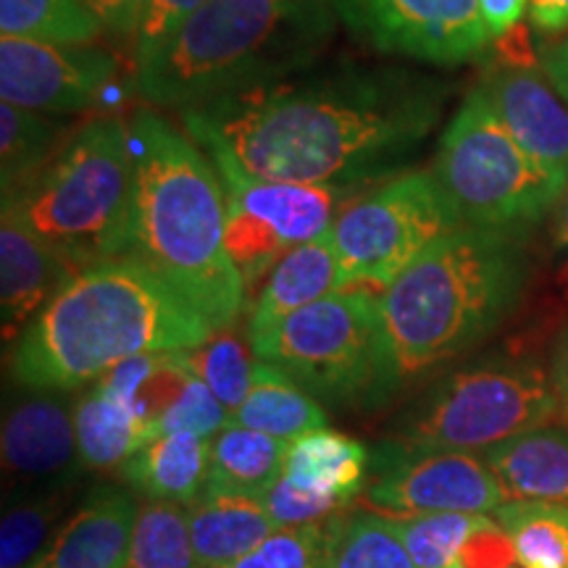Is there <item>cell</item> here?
Masks as SVG:
<instances>
[{
	"label": "cell",
	"instance_id": "6da1fadb",
	"mask_svg": "<svg viewBox=\"0 0 568 568\" xmlns=\"http://www.w3.org/2000/svg\"><path fill=\"white\" fill-rule=\"evenodd\" d=\"M437 82L400 67L297 71L182 111L213 163L253 176L358 187L400 166L443 113Z\"/></svg>",
	"mask_w": 568,
	"mask_h": 568
},
{
	"label": "cell",
	"instance_id": "7a4b0ae2",
	"mask_svg": "<svg viewBox=\"0 0 568 568\" xmlns=\"http://www.w3.org/2000/svg\"><path fill=\"white\" fill-rule=\"evenodd\" d=\"M213 324L132 255L95 261L61 284L11 353L21 387L74 389L145 353L195 351Z\"/></svg>",
	"mask_w": 568,
	"mask_h": 568
},
{
	"label": "cell",
	"instance_id": "3957f363",
	"mask_svg": "<svg viewBox=\"0 0 568 568\" xmlns=\"http://www.w3.org/2000/svg\"><path fill=\"white\" fill-rule=\"evenodd\" d=\"M134 193L126 255L153 268L184 301L226 329L245 305V282L226 253V195L197 142L153 111L134 113Z\"/></svg>",
	"mask_w": 568,
	"mask_h": 568
},
{
	"label": "cell",
	"instance_id": "277c9868",
	"mask_svg": "<svg viewBox=\"0 0 568 568\" xmlns=\"http://www.w3.org/2000/svg\"><path fill=\"white\" fill-rule=\"evenodd\" d=\"M335 0H205L138 67V90L163 109H195L308 69L335 34Z\"/></svg>",
	"mask_w": 568,
	"mask_h": 568
},
{
	"label": "cell",
	"instance_id": "5b68a950",
	"mask_svg": "<svg viewBox=\"0 0 568 568\" xmlns=\"http://www.w3.org/2000/svg\"><path fill=\"white\" fill-rule=\"evenodd\" d=\"M524 284L527 255L516 234L460 226L432 243L379 297L403 379L493 335Z\"/></svg>",
	"mask_w": 568,
	"mask_h": 568
},
{
	"label": "cell",
	"instance_id": "8992f818",
	"mask_svg": "<svg viewBox=\"0 0 568 568\" xmlns=\"http://www.w3.org/2000/svg\"><path fill=\"white\" fill-rule=\"evenodd\" d=\"M132 193L130 130L119 122H95L77 132L30 182L3 193V203L80 272L95 261L126 255Z\"/></svg>",
	"mask_w": 568,
	"mask_h": 568
},
{
	"label": "cell",
	"instance_id": "52a82bcc",
	"mask_svg": "<svg viewBox=\"0 0 568 568\" xmlns=\"http://www.w3.org/2000/svg\"><path fill=\"white\" fill-rule=\"evenodd\" d=\"M247 343L255 358L337 408L385 406L403 382L379 297L361 290L326 295Z\"/></svg>",
	"mask_w": 568,
	"mask_h": 568
},
{
	"label": "cell",
	"instance_id": "ba28073f",
	"mask_svg": "<svg viewBox=\"0 0 568 568\" xmlns=\"http://www.w3.org/2000/svg\"><path fill=\"white\" fill-rule=\"evenodd\" d=\"M432 172L466 226L516 237L568 187L531 161L479 88L460 103L439 138Z\"/></svg>",
	"mask_w": 568,
	"mask_h": 568
},
{
	"label": "cell",
	"instance_id": "9c48e42d",
	"mask_svg": "<svg viewBox=\"0 0 568 568\" xmlns=\"http://www.w3.org/2000/svg\"><path fill=\"white\" fill-rule=\"evenodd\" d=\"M560 410L545 368L497 358L456 368L397 418L393 439L426 450H489L550 422Z\"/></svg>",
	"mask_w": 568,
	"mask_h": 568
},
{
	"label": "cell",
	"instance_id": "30bf717a",
	"mask_svg": "<svg viewBox=\"0 0 568 568\" xmlns=\"http://www.w3.org/2000/svg\"><path fill=\"white\" fill-rule=\"evenodd\" d=\"M460 226H466L464 219L435 172L395 176L353 201L332 226L339 293H385L426 247Z\"/></svg>",
	"mask_w": 568,
	"mask_h": 568
},
{
	"label": "cell",
	"instance_id": "8fae6325",
	"mask_svg": "<svg viewBox=\"0 0 568 568\" xmlns=\"http://www.w3.org/2000/svg\"><path fill=\"white\" fill-rule=\"evenodd\" d=\"M213 166L226 195V253L247 293L284 253L329 232L358 195L355 187L264 180L224 161Z\"/></svg>",
	"mask_w": 568,
	"mask_h": 568
},
{
	"label": "cell",
	"instance_id": "7c38bea8",
	"mask_svg": "<svg viewBox=\"0 0 568 568\" xmlns=\"http://www.w3.org/2000/svg\"><path fill=\"white\" fill-rule=\"evenodd\" d=\"M368 500L397 514H489L508 500L485 458L385 439L372 450Z\"/></svg>",
	"mask_w": 568,
	"mask_h": 568
},
{
	"label": "cell",
	"instance_id": "4fadbf2b",
	"mask_svg": "<svg viewBox=\"0 0 568 568\" xmlns=\"http://www.w3.org/2000/svg\"><path fill=\"white\" fill-rule=\"evenodd\" d=\"M335 9L374 51L435 67L477 59L489 40L479 0H335Z\"/></svg>",
	"mask_w": 568,
	"mask_h": 568
},
{
	"label": "cell",
	"instance_id": "5bb4252c",
	"mask_svg": "<svg viewBox=\"0 0 568 568\" xmlns=\"http://www.w3.org/2000/svg\"><path fill=\"white\" fill-rule=\"evenodd\" d=\"M116 61L82 45L0 38V98L27 111L74 113L109 88Z\"/></svg>",
	"mask_w": 568,
	"mask_h": 568
},
{
	"label": "cell",
	"instance_id": "9a60e30c",
	"mask_svg": "<svg viewBox=\"0 0 568 568\" xmlns=\"http://www.w3.org/2000/svg\"><path fill=\"white\" fill-rule=\"evenodd\" d=\"M479 90L531 161L568 184V101L548 77L506 69L489 74Z\"/></svg>",
	"mask_w": 568,
	"mask_h": 568
},
{
	"label": "cell",
	"instance_id": "2e32d148",
	"mask_svg": "<svg viewBox=\"0 0 568 568\" xmlns=\"http://www.w3.org/2000/svg\"><path fill=\"white\" fill-rule=\"evenodd\" d=\"M74 274L45 240L30 230L11 205L0 216V311L3 343H17L42 305Z\"/></svg>",
	"mask_w": 568,
	"mask_h": 568
},
{
	"label": "cell",
	"instance_id": "e0dca14e",
	"mask_svg": "<svg viewBox=\"0 0 568 568\" xmlns=\"http://www.w3.org/2000/svg\"><path fill=\"white\" fill-rule=\"evenodd\" d=\"M138 506L122 487H95L30 568H126Z\"/></svg>",
	"mask_w": 568,
	"mask_h": 568
},
{
	"label": "cell",
	"instance_id": "ac0fdd59",
	"mask_svg": "<svg viewBox=\"0 0 568 568\" xmlns=\"http://www.w3.org/2000/svg\"><path fill=\"white\" fill-rule=\"evenodd\" d=\"M3 468L17 479H53L55 485L74 477L77 450L74 410L55 397H24L3 418Z\"/></svg>",
	"mask_w": 568,
	"mask_h": 568
},
{
	"label": "cell",
	"instance_id": "d6986e66",
	"mask_svg": "<svg viewBox=\"0 0 568 568\" xmlns=\"http://www.w3.org/2000/svg\"><path fill=\"white\" fill-rule=\"evenodd\" d=\"M332 293H339V261L329 230L311 243L295 245L276 261L255 297L251 322H247V339L264 335L282 318Z\"/></svg>",
	"mask_w": 568,
	"mask_h": 568
},
{
	"label": "cell",
	"instance_id": "ffe728a7",
	"mask_svg": "<svg viewBox=\"0 0 568 568\" xmlns=\"http://www.w3.org/2000/svg\"><path fill=\"white\" fill-rule=\"evenodd\" d=\"M485 464L508 500L568 506V426H539L485 450Z\"/></svg>",
	"mask_w": 568,
	"mask_h": 568
},
{
	"label": "cell",
	"instance_id": "44dd1931",
	"mask_svg": "<svg viewBox=\"0 0 568 568\" xmlns=\"http://www.w3.org/2000/svg\"><path fill=\"white\" fill-rule=\"evenodd\" d=\"M197 568H226L258 548L276 529L261 497L205 493L187 503Z\"/></svg>",
	"mask_w": 568,
	"mask_h": 568
},
{
	"label": "cell",
	"instance_id": "7402d4cb",
	"mask_svg": "<svg viewBox=\"0 0 568 568\" xmlns=\"http://www.w3.org/2000/svg\"><path fill=\"white\" fill-rule=\"evenodd\" d=\"M372 471V450L345 432L311 429L287 445L282 477L301 493L347 506Z\"/></svg>",
	"mask_w": 568,
	"mask_h": 568
},
{
	"label": "cell",
	"instance_id": "603a6c76",
	"mask_svg": "<svg viewBox=\"0 0 568 568\" xmlns=\"http://www.w3.org/2000/svg\"><path fill=\"white\" fill-rule=\"evenodd\" d=\"M211 466V439L176 432L161 435L122 466L124 479L148 500L193 503L203 495Z\"/></svg>",
	"mask_w": 568,
	"mask_h": 568
},
{
	"label": "cell",
	"instance_id": "cb8c5ba5",
	"mask_svg": "<svg viewBox=\"0 0 568 568\" xmlns=\"http://www.w3.org/2000/svg\"><path fill=\"white\" fill-rule=\"evenodd\" d=\"M71 410H74L80 460L82 466L95 471L122 468L134 453L153 443L151 429L138 410L98 385H92L90 393L82 395V400H77Z\"/></svg>",
	"mask_w": 568,
	"mask_h": 568
},
{
	"label": "cell",
	"instance_id": "d4e9b609",
	"mask_svg": "<svg viewBox=\"0 0 568 568\" xmlns=\"http://www.w3.org/2000/svg\"><path fill=\"white\" fill-rule=\"evenodd\" d=\"M326 422L329 416L322 403L297 385L293 376L266 361H255L251 393L232 416V424L264 432L284 443H293L311 429H322Z\"/></svg>",
	"mask_w": 568,
	"mask_h": 568
},
{
	"label": "cell",
	"instance_id": "484cf974",
	"mask_svg": "<svg viewBox=\"0 0 568 568\" xmlns=\"http://www.w3.org/2000/svg\"><path fill=\"white\" fill-rule=\"evenodd\" d=\"M287 445L290 443H284V439L264 435V432L226 424L211 439V466L205 489L209 493L251 495L264 500L274 481L282 477Z\"/></svg>",
	"mask_w": 568,
	"mask_h": 568
},
{
	"label": "cell",
	"instance_id": "4316f807",
	"mask_svg": "<svg viewBox=\"0 0 568 568\" xmlns=\"http://www.w3.org/2000/svg\"><path fill=\"white\" fill-rule=\"evenodd\" d=\"M521 568H568V506L506 500L495 510Z\"/></svg>",
	"mask_w": 568,
	"mask_h": 568
},
{
	"label": "cell",
	"instance_id": "83f0119b",
	"mask_svg": "<svg viewBox=\"0 0 568 568\" xmlns=\"http://www.w3.org/2000/svg\"><path fill=\"white\" fill-rule=\"evenodd\" d=\"M0 32L3 38L88 45L103 24L84 0H0Z\"/></svg>",
	"mask_w": 568,
	"mask_h": 568
},
{
	"label": "cell",
	"instance_id": "f1b7e54d",
	"mask_svg": "<svg viewBox=\"0 0 568 568\" xmlns=\"http://www.w3.org/2000/svg\"><path fill=\"white\" fill-rule=\"evenodd\" d=\"M126 568H197L184 503L145 500L134 518Z\"/></svg>",
	"mask_w": 568,
	"mask_h": 568
},
{
	"label": "cell",
	"instance_id": "f546056e",
	"mask_svg": "<svg viewBox=\"0 0 568 568\" xmlns=\"http://www.w3.org/2000/svg\"><path fill=\"white\" fill-rule=\"evenodd\" d=\"M67 508V495L59 489L27 495L3 510L0 524V568H30L48 548Z\"/></svg>",
	"mask_w": 568,
	"mask_h": 568
},
{
	"label": "cell",
	"instance_id": "4dcf8cb0",
	"mask_svg": "<svg viewBox=\"0 0 568 568\" xmlns=\"http://www.w3.org/2000/svg\"><path fill=\"white\" fill-rule=\"evenodd\" d=\"M487 521L489 516L485 514L395 516V527L416 568H458L468 537Z\"/></svg>",
	"mask_w": 568,
	"mask_h": 568
},
{
	"label": "cell",
	"instance_id": "1f68e13d",
	"mask_svg": "<svg viewBox=\"0 0 568 568\" xmlns=\"http://www.w3.org/2000/svg\"><path fill=\"white\" fill-rule=\"evenodd\" d=\"M55 130L38 111L0 105V174L3 193H13L40 172L53 148Z\"/></svg>",
	"mask_w": 568,
	"mask_h": 568
},
{
	"label": "cell",
	"instance_id": "d6a6232c",
	"mask_svg": "<svg viewBox=\"0 0 568 568\" xmlns=\"http://www.w3.org/2000/svg\"><path fill=\"white\" fill-rule=\"evenodd\" d=\"M332 568H416L395 518L355 514L339 518Z\"/></svg>",
	"mask_w": 568,
	"mask_h": 568
},
{
	"label": "cell",
	"instance_id": "836d02e7",
	"mask_svg": "<svg viewBox=\"0 0 568 568\" xmlns=\"http://www.w3.org/2000/svg\"><path fill=\"white\" fill-rule=\"evenodd\" d=\"M187 355L195 374L222 400L230 416L237 414V408L243 406L247 393H251L255 372V361L251 358L245 339L226 326V329L213 332L209 343L195 347V351H187Z\"/></svg>",
	"mask_w": 568,
	"mask_h": 568
},
{
	"label": "cell",
	"instance_id": "e575fe53",
	"mask_svg": "<svg viewBox=\"0 0 568 568\" xmlns=\"http://www.w3.org/2000/svg\"><path fill=\"white\" fill-rule=\"evenodd\" d=\"M339 518L308 527L276 529L258 548L226 568H332Z\"/></svg>",
	"mask_w": 568,
	"mask_h": 568
},
{
	"label": "cell",
	"instance_id": "d590c367",
	"mask_svg": "<svg viewBox=\"0 0 568 568\" xmlns=\"http://www.w3.org/2000/svg\"><path fill=\"white\" fill-rule=\"evenodd\" d=\"M232 422L230 410L222 406L211 387L205 385L201 376H195L184 389L180 400L169 408V414L161 418L159 437L176 435V432H193L201 437H216L226 424Z\"/></svg>",
	"mask_w": 568,
	"mask_h": 568
},
{
	"label": "cell",
	"instance_id": "8d00e7d4",
	"mask_svg": "<svg viewBox=\"0 0 568 568\" xmlns=\"http://www.w3.org/2000/svg\"><path fill=\"white\" fill-rule=\"evenodd\" d=\"M203 3L205 0H145L140 30L134 34V63L142 67L151 61Z\"/></svg>",
	"mask_w": 568,
	"mask_h": 568
},
{
	"label": "cell",
	"instance_id": "74e56055",
	"mask_svg": "<svg viewBox=\"0 0 568 568\" xmlns=\"http://www.w3.org/2000/svg\"><path fill=\"white\" fill-rule=\"evenodd\" d=\"M264 506L280 529L308 527V524L329 521L332 514H337V510L345 508L339 506V503L329 500V497L301 493V489L290 485L284 477L276 479L272 489L264 495Z\"/></svg>",
	"mask_w": 568,
	"mask_h": 568
},
{
	"label": "cell",
	"instance_id": "f35d334b",
	"mask_svg": "<svg viewBox=\"0 0 568 568\" xmlns=\"http://www.w3.org/2000/svg\"><path fill=\"white\" fill-rule=\"evenodd\" d=\"M516 552L510 545V537L503 531L497 521H489L468 537V542L460 550L458 568H510L516 566Z\"/></svg>",
	"mask_w": 568,
	"mask_h": 568
},
{
	"label": "cell",
	"instance_id": "ab89813d",
	"mask_svg": "<svg viewBox=\"0 0 568 568\" xmlns=\"http://www.w3.org/2000/svg\"><path fill=\"white\" fill-rule=\"evenodd\" d=\"M95 13L103 30L116 34H138L145 0H84Z\"/></svg>",
	"mask_w": 568,
	"mask_h": 568
},
{
	"label": "cell",
	"instance_id": "60d3db41",
	"mask_svg": "<svg viewBox=\"0 0 568 568\" xmlns=\"http://www.w3.org/2000/svg\"><path fill=\"white\" fill-rule=\"evenodd\" d=\"M479 9L489 38H500V34L514 30L516 24H521L524 11L529 9V0H479Z\"/></svg>",
	"mask_w": 568,
	"mask_h": 568
},
{
	"label": "cell",
	"instance_id": "b9f144b4",
	"mask_svg": "<svg viewBox=\"0 0 568 568\" xmlns=\"http://www.w3.org/2000/svg\"><path fill=\"white\" fill-rule=\"evenodd\" d=\"M529 19L539 32H564L568 27V0H529Z\"/></svg>",
	"mask_w": 568,
	"mask_h": 568
},
{
	"label": "cell",
	"instance_id": "7bdbcfd3",
	"mask_svg": "<svg viewBox=\"0 0 568 568\" xmlns=\"http://www.w3.org/2000/svg\"><path fill=\"white\" fill-rule=\"evenodd\" d=\"M497 42V51L503 53V59L508 63H518V67H531V63L537 61L535 51H531V40H529V32L524 24H516L514 30H508L506 34H500V38H495Z\"/></svg>",
	"mask_w": 568,
	"mask_h": 568
},
{
	"label": "cell",
	"instance_id": "ee69618b",
	"mask_svg": "<svg viewBox=\"0 0 568 568\" xmlns=\"http://www.w3.org/2000/svg\"><path fill=\"white\" fill-rule=\"evenodd\" d=\"M539 63H542L545 77H548L552 88L568 101V38L545 48L542 55H539Z\"/></svg>",
	"mask_w": 568,
	"mask_h": 568
},
{
	"label": "cell",
	"instance_id": "f6af8a7d",
	"mask_svg": "<svg viewBox=\"0 0 568 568\" xmlns=\"http://www.w3.org/2000/svg\"><path fill=\"white\" fill-rule=\"evenodd\" d=\"M552 253L558 261V284L568 301V197L558 209L556 226H552Z\"/></svg>",
	"mask_w": 568,
	"mask_h": 568
},
{
	"label": "cell",
	"instance_id": "bcb514c9",
	"mask_svg": "<svg viewBox=\"0 0 568 568\" xmlns=\"http://www.w3.org/2000/svg\"><path fill=\"white\" fill-rule=\"evenodd\" d=\"M550 379H552V387H556L560 410H564V414L568 416V326H566V332L558 339L556 358H552Z\"/></svg>",
	"mask_w": 568,
	"mask_h": 568
},
{
	"label": "cell",
	"instance_id": "7dc6e473",
	"mask_svg": "<svg viewBox=\"0 0 568 568\" xmlns=\"http://www.w3.org/2000/svg\"><path fill=\"white\" fill-rule=\"evenodd\" d=\"M510 568H518V564H516V566H510Z\"/></svg>",
	"mask_w": 568,
	"mask_h": 568
}]
</instances>
